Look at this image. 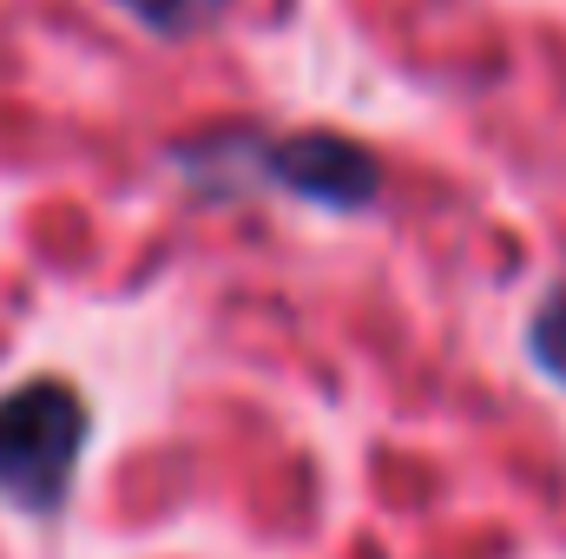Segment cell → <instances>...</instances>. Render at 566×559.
<instances>
[{"mask_svg":"<svg viewBox=\"0 0 566 559\" xmlns=\"http://www.w3.org/2000/svg\"><path fill=\"white\" fill-rule=\"evenodd\" d=\"M218 7L224 0H133V13L158 33H198L205 20H218Z\"/></svg>","mask_w":566,"mask_h":559,"instance_id":"4","label":"cell"},{"mask_svg":"<svg viewBox=\"0 0 566 559\" xmlns=\"http://www.w3.org/2000/svg\"><path fill=\"white\" fill-rule=\"evenodd\" d=\"M251 165L303 204L323 211H363L382 191V158L343 133H283V139H251Z\"/></svg>","mask_w":566,"mask_h":559,"instance_id":"2","label":"cell"},{"mask_svg":"<svg viewBox=\"0 0 566 559\" xmlns=\"http://www.w3.org/2000/svg\"><path fill=\"white\" fill-rule=\"evenodd\" d=\"M527 356L541 362V376H554L566 389V289H554V296L534 309V323H527Z\"/></svg>","mask_w":566,"mask_h":559,"instance_id":"3","label":"cell"},{"mask_svg":"<svg viewBox=\"0 0 566 559\" xmlns=\"http://www.w3.org/2000/svg\"><path fill=\"white\" fill-rule=\"evenodd\" d=\"M86 454V402L66 382H27L0 395V494L27 514H53Z\"/></svg>","mask_w":566,"mask_h":559,"instance_id":"1","label":"cell"}]
</instances>
